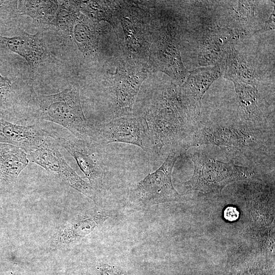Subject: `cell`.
<instances>
[{"mask_svg":"<svg viewBox=\"0 0 275 275\" xmlns=\"http://www.w3.org/2000/svg\"><path fill=\"white\" fill-rule=\"evenodd\" d=\"M239 216V212L235 207H228L224 212L225 218L228 221H233L237 219Z\"/></svg>","mask_w":275,"mask_h":275,"instance_id":"obj_28","label":"cell"},{"mask_svg":"<svg viewBox=\"0 0 275 275\" xmlns=\"http://www.w3.org/2000/svg\"><path fill=\"white\" fill-rule=\"evenodd\" d=\"M226 58L225 78L258 88L260 76L252 60L240 53L234 47L228 51Z\"/></svg>","mask_w":275,"mask_h":275,"instance_id":"obj_18","label":"cell"},{"mask_svg":"<svg viewBox=\"0 0 275 275\" xmlns=\"http://www.w3.org/2000/svg\"><path fill=\"white\" fill-rule=\"evenodd\" d=\"M133 115L146 121L151 142L150 156L163 159L174 151L185 153L186 143L199 125V117L184 102L180 86L170 78L161 80L156 72L143 83Z\"/></svg>","mask_w":275,"mask_h":275,"instance_id":"obj_1","label":"cell"},{"mask_svg":"<svg viewBox=\"0 0 275 275\" xmlns=\"http://www.w3.org/2000/svg\"><path fill=\"white\" fill-rule=\"evenodd\" d=\"M59 6L58 1H18L20 15H26L38 22L52 25Z\"/></svg>","mask_w":275,"mask_h":275,"instance_id":"obj_21","label":"cell"},{"mask_svg":"<svg viewBox=\"0 0 275 275\" xmlns=\"http://www.w3.org/2000/svg\"><path fill=\"white\" fill-rule=\"evenodd\" d=\"M109 217L104 213H96L79 217L59 229L52 240L54 248H60L79 240L91 232Z\"/></svg>","mask_w":275,"mask_h":275,"instance_id":"obj_17","label":"cell"},{"mask_svg":"<svg viewBox=\"0 0 275 275\" xmlns=\"http://www.w3.org/2000/svg\"><path fill=\"white\" fill-rule=\"evenodd\" d=\"M180 151L170 153L161 166L148 175L130 190V199L145 207L169 202L180 201L181 195L174 187L172 173Z\"/></svg>","mask_w":275,"mask_h":275,"instance_id":"obj_7","label":"cell"},{"mask_svg":"<svg viewBox=\"0 0 275 275\" xmlns=\"http://www.w3.org/2000/svg\"><path fill=\"white\" fill-rule=\"evenodd\" d=\"M142 4L147 13L150 28V65L154 72H162L180 86L189 71L182 61L177 25L157 2L142 1Z\"/></svg>","mask_w":275,"mask_h":275,"instance_id":"obj_3","label":"cell"},{"mask_svg":"<svg viewBox=\"0 0 275 275\" xmlns=\"http://www.w3.org/2000/svg\"><path fill=\"white\" fill-rule=\"evenodd\" d=\"M27 156L29 160L42 167L64 183L94 200V188L76 174L65 161L58 148L47 142V140L40 148Z\"/></svg>","mask_w":275,"mask_h":275,"instance_id":"obj_10","label":"cell"},{"mask_svg":"<svg viewBox=\"0 0 275 275\" xmlns=\"http://www.w3.org/2000/svg\"><path fill=\"white\" fill-rule=\"evenodd\" d=\"M257 131L244 125L211 124L200 125L190 136L186 145L189 148L212 145L229 148L253 146L257 141Z\"/></svg>","mask_w":275,"mask_h":275,"instance_id":"obj_8","label":"cell"},{"mask_svg":"<svg viewBox=\"0 0 275 275\" xmlns=\"http://www.w3.org/2000/svg\"><path fill=\"white\" fill-rule=\"evenodd\" d=\"M78 3L82 14L96 22L109 23L119 39L120 28L117 17L118 1H78Z\"/></svg>","mask_w":275,"mask_h":275,"instance_id":"obj_20","label":"cell"},{"mask_svg":"<svg viewBox=\"0 0 275 275\" xmlns=\"http://www.w3.org/2000/svg\"><path fill=\"white\" fill-rule=\"evenodd\" d=\"M117 17L121 28L119 48L131 58L150 64L149 21L140 1H118Z\"/></svg>","mask_w":275,"mask_h":275,"instance_id":"obj_5","label":"cell"},{"mask_svg":"<svg viewBox=\"0 0 275 275\" xmlns=\"http://www.w3.org/2000/svg\"><path fill=\"white\" fill-rule=\"evenodd\" d=\"M222 74L220 63L189 71L180 86V92L184 102L193 114L200 118L203 96Z\"/></svg>","mask_w":275,"mask_h":275,"instance_id":"obj_12","label":"cell"},{"mask_svg":"<svg viewBox=\"0 0 275 275\" xmlns=\"http://www.w3.org/2000/svg\"><path fill=\"white\" fill-rule=\"evenodd\" d=\"M20 15L18 1H0V25H5Z\"/></svg>","mask_w":275,"mask_h":275,"instance_id":"obj_24","label":"cell"},{"mask_svg":"<svg viewBox=\"0 0 275 275\" xmlns=\"http://www.w3.org/2000/svg\"><path fill=\"white\" fill-rule=\"evenodd\" d=\"M240 111L248 121H256L260 116L258 105V88L251 85L233 82Z\"/></svg>","mask_w":275,"mask_h":275,"instance_id":"obj_22","label":"cell"},{"mask_svg":"<svg viewBox=\"0 0 275 275\" xmlns=\"http://www.w3.org/2000/svg\"><path fill=\"white\" fill-rule=\"evenodd\" d=\"M104 63L103 83L111 120L132 116L141 86L154 73L151 66L120 49Z\"/></svg>","mask_w":275,"mask_h":275,"instance_id":"obj_2","label":"cell"},{"mask_svg":"<svg viewBox=\"0 0 275 275\" xmlns=\"http://www.w3.org/2000/svg\"><path fill=\"white\" fill-rule=\"evenodd\" d=\"M102 34L99 23L80 12L75 21L72 37L84 57L97 59L100 52L99 44Z\"/></svg>","mask_w":275,"mask_h":275,"instance_id":"obj_16","label":"cell"},{"mask_svg":"<svg viewBox=\"0 0 275 275\" xmlns=\"http://www.w3.org/2000/svg\"><path fill=\"white\" fill-rule=\"evenodd\" d=\"M190 158L194 163L191 178L184 183L188 189L203 193H219L229 183L246 179L254 174L253 170L240 166L232 161L224 162L203 154H193Z\"/></svg>","mask_w":275,"mask_h":275,"instance_id":"obj_6","label":"cell"},{"mask_svg":"<svg viewBox=\"0 0 275 275\" xmlns=\"http://www.w3.org/2000/svg\"><path fill=\"white\" fill-rule=\"evenodd\" d=\"M48 133L35 125L22 126L0 118V143L15 146L30 153L47 140Z\"/></svg>","mask_w":275,"mask_h":275,"instance_id":"obj_15","label":"cell"},{"mask_svg":"<svg viewBox=\"0 0 275 275\" xmlns=\"http://www.w3.org/2000/svg\"><path fill=\"white\" fill-rule=\"evenodd\" d=\"M31 103L39 118L64 127L77 139L91 141L94 131L84 114L77 84L54 94L34 93Z\"/></svg>","mask_w":275,"mask_h":275,"instance_id":"obj_4","label":"cell"},{"mask_svg":"<svg viewBox=\"0 0 275 275\" xmlns=\"http://www.w3.org/2000/svg\"><path fill=\"white\" fill-rule=\"evenodd\" d=\"M236 35L229 29L211 28L204 33L198 56L199 64L208 67L220 63L234 47Z\"/></svg>","mask_w":275,"mask_h":275,"instance_id":"obj_14","label":"cell"},{"mask_svg":"<svg viewBox=\"0 0 275 275\" xmlns=\"http://www.w3.org/2000/svg\"><path fill=\"white\" fill-rule=\"evenodd\" d=\"M13 93L12 83L0 73V108L6 106L10 102Z\"/></svg>","mask_w":275,"mask_h":275,"instance_id":"obj_26","label":"cell"},{"mask_svg":"<svg viewBox=\"0 0 275 275\" xmlns=\"http://www.w3.org/2000/svg\"><path fill=\"white\" fill-rule=\"evenodd\" d=\"M274 9L271 14L269 19L265 22L264 27L256 31L254 33H263L266 31L273 30L275 26Z\"/></svg>","mask_w":275,"mask_h":275,"instance_id":"obj_27","label":"cell"},{"mask_svg":"<svg viewBox=\"0 0 275 275\" xmlns=\"http://www.w3.org/2000/svg\"><path fill=\"white\" fill-rule=\"evenodd\" d=\"M20 31L18 35L12 37L0 35V48L12 51L24 58L35 74L40 63L47 59L46 48L40 33L32 35Z\"/></svg>","mask_w":275,"mask_h":275,"instance_id":"obj_13","label":"cell"},{"mask_svg":"<svg viewBox=\"0 0 275 275\" xmlns=\"http://www.w3.org/2000/svg\"><path fill=\"white\" fill-rule=\"evenodd\" d=\"M254 1H238L235 10L237 20L242 22H247L253 18L255 12Z\"/></svg>","mask_w":275,"mask_h":275,"instance_id":"obj_25","label":"cell"},{"mask_svg":"<svg viewBox=\"0 0 275 275\" xmlns=\"http://www.w3.org/2000/svg\"><path fill=\"white\" fill-rule=\"evenodd\" d=\"M80 13L78 1H64L60 4L53 25L72 37L75 21Z\"/></svg>","mask_w":275,"mask_h":275,"instance_id":"obj_23","label":"cell"},{"mask_svg":"<svg viewBox=\"0 0 275 275\" xmlns=\"http://www.w3.org/2000/svg\"><path fill=\"white\" fill-rule=\"evenodd\" d=\"M99 143L120 142L138 146L150 155L151 142L145 120L138 116L111 120L99 127L96 133Z\"/></svg>","mask_w":275,"mask_h":275,"instance_id":"obj_9","label":"cell"},{"mask_svg":"<svg viewBox=\"0 0 275 275\" xmlns=\"http://www.w3.org/2000/svg\"><path fill=\"white\" fill-rule=\"evenodd\" d=\"M27 154L10 144L0 143V179L8 183L15 182L28 165Z\"/></svg>","mask_w":275,"mask_h":275,"instance_id":"obj_19","label":"cell"},{"mask_svg":"<svg viewBox=\"0 0 275 275\" xmlns=\"http://www.w3.org/2000/svg\"><path fill=\"white\" fill-rule=\"evenodd\" d=\"M52 136L75 159L93 188L100 187L102 184L105 166L95 145L91 141L75 137L66 139L57 134Z\"/></svg>","mask_w":275,"mask_h":275,"instance_id":"obj_11","label":"cell"}]
</instances>
